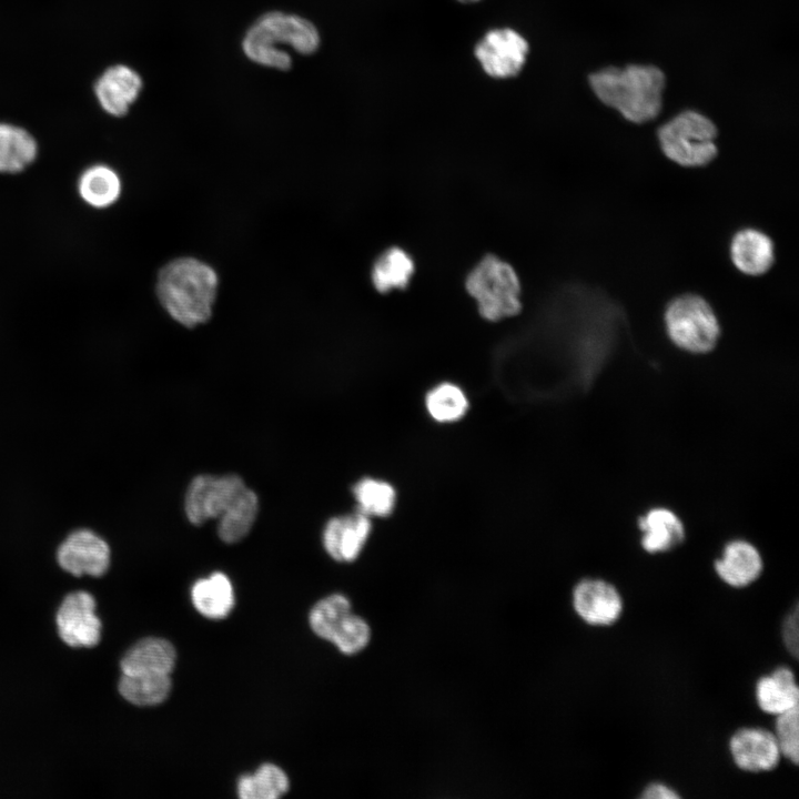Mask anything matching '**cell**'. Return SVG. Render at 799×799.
Returning a JSON list of instances; mask_svg holds the SVG:
<instances>
[{"label":"cell","instance_id":"cell-1","mask_svg":"<svg viewBox=\"0 0 799 799\" xmlns=\"http://www.w3.org/2000/svg\"><path fill=\"white\" fill-rule=\"evenodd\" d=\"M588 81L604 104L630 122H648L661 110L666 80L655 65L608 67L591 73Z\"/></svg>","mask_w":799,"mask_h":799},{"label":"cell","instance_id":"cell-2","mask_svg":"<svg viewBox=\"0 0 799 799\" xmlns=\"http://www.w3.org/2000/svg\"><path fill=\"white\" fill-rule=\"evenodd\" d=\"M218 289V276L205 263L180 257L164 265L156 280V295L172 318L184 326L206 322Z\"/></svg>","mask_w":799,"mask_h":799},{"label":"cell","instance_id":"cell-3","mask_svg":"<svg viewBox=\"0 0 799 799\" xmlns=\"http://www.w3.org/2000/svg\"><path fill=\"white\" fill-rule=\"evenodd\" d=\"M318 45L320 34L311 21L277 11L260 17L242 42L243 51L251 61L282 71L292 65V58L283 47L300 54H311Z\"/></svg>","mask_w":799,"mask_h":799},{"label":"cell","instance_id":"cell-4","mask_svg":"<svg viewBox=\"0 0 799 799\" xmlns=\"http://www.w3.org/2000/svg\"><path fill=\"white\" fill-rule=\"evenodd\" d=\"M664 324L671 343L691 354L711 352L721 334L715 310L696 293H682L671 299L664 311Z\"/></svg>","mask_w":799,"mask_h":799},{"label":"cell","instance_id":"cell-5","mask_svg":"<svg viewBox=\"0 0 799 799\" xmlns=\"http://www.w3.org/2000/svg\"><path fill=\"white\" fill-rule=\"evenodd\" d=\"M718 130L706 115L687 110L657 131L660 150L665 156L682 168H701L711 163L717 154L715 143Z\"/></svg>","mask_w":799,"mask_h":799},{"label":"cell","instance_id":"cell-6","mask_svg":"<svg viewBox=\"0 0 799 799\" xmlns=\"http://www.w3.org/2000/svg\"><path fill=\"white\" fill-rule=\"evenodd\" d=\"M466 289L479 314L488 321L516 315L522 307L520 283L514 269L496 256H485L469 272Z\"/></svg>","mask_w":799,"mask_h":799},{"label":"cell","instance_id":"cell-7","mask_svg":"<svg viewBox=\"0 0 799 799\" xmlns=\"http://www.w3.org/2000/svg\"><path fill=\"white\" fill-rule=\"evenodd\" d=\"M528 52L525 37L506 27L487 31L474 49L481 68L494 79H509L520 73Z\"/></svg>","mask_w":799,"mask_h":799},{"label":"cell","instance_id":"cell-8","mask_svg":"<svg viewBox=\"0 0 799 799\" xmlns=\"http://www.w3.org/2000/svg\"><path fill=\"white\" fill-rule=\"evenodd\" d=\"M245 487L236 475L195 477L186 492L185 513L195 525L219 518L235 496Z\"/></svg>","mask_w":799,"mask_h":799},{"label":"cell","instance_id":"cell-9","mask_svg":"<svg viewBox=\"0 0 799 799\" xmlns=\"http://www.w3.org/2000/svg\"><path fill=\"white\" fill-rule=\"evenodd\" d=\"M95 599L88 591L67 595L55 616L58 634L70 647H94L101 637V620L95 615Z\"/></svg>","mask_w":799,"mask_h":799},{"label":"cell","instance_id":"cell-10","mask_svg":"<svg viewBox=\"0 0 799 799\" xmlns=\"http://www.w3.org/2000/svg\"><path fill=\"white\" fill-rule=\"evenodd\" d=\"M573 607L587 625L608 627L619 620L624 599L618 588L603 578H583L573 589Z\"/></svg>","mask_w":799,"mask_h":799},{"label":"cell","instance_id":"cell-11","mask_svg":"<svg viewBox=\"0 0 799 799\" xmlns=\"http://www.w3.org/2000/svg\"><path fill=\"white\" fill-rule=\"evenodd\" d=\"M728 750L735 766L746 772H768L778 767L781 754L772 730L742 727L729 738Z\"/></svg>","mask_w":799,"mask_h":799},{"label":"cell","instance_id":"cell-12","mask_svg":"<svg viewBox=\"0 0 799 799\" xmlns=\"http://www.w3.org/2000/svg\"><path fill=\"white\" fill-rule=\"evenodd\" d=\"M57 560L74 575L102 576L110 565V548L104 539L88 529L70 534L59 546Z\"/></svg>","mask_w":799,"mask_h":799},{"label":"cell","instance_id":"cell-13","mask_svg":"<svg viewBox=\"0 0 799 799\" xmlns=\"http://www.w3.org/2000/svg\"><path fill=\"white\" fill-rule=\"evenodd\" d=\"M371 532V517L358 510L333 517L323 533L324 548L337 562H352L362 552Z\"/></svg>","mask_w":799,"mask_h":799},{"label":"cell","instance_id":"cell-14","mask_svg":"<svg viewBox=\"0 0 799 799\" xmlns=\"http://www.w3.org/2000/svg\"><path fill=\"white\" fill-rule=\"evenodd\" d=\"M719 579L732 588H746L762 574L763 559L759 549L746 539L728 542L714 563Z\"/></svg>","mask_w":799,"mask_h":799},{"label":"cell","instance_id":"cell-15","mask_svg":"<svg viewBox=\"0 0 799 799\" xmlns=\"http://www.w3.org/2000/svg\"><path fill=\"white\" fill-rule=\"evenodd\" d=\"M729 256L740 273L760 276L766 274L775 263V244L763 231L756 227H744L732 235L729 243Z\"/></svg>","mask_w":799,"mask_h":799},{"label":"cell","instance_id":"cell-16","mask_svg":"<svg viewBox=\"0 0 799 799\" xmlns=\"http://www.w3.org/2000/svg\"><path fill=\"white\" fill-rule=\"evenodd\" d=\"M640 546L648 554H663L680 546L686 536L679 516L667 507H654L638 519Z\"/></svg>","mask_w":799,"mask_h":799},{"label":"cell","instance_id":"cell-17","mask_svg":"<svg viewBox=\"0 0 799 799\" xmlns=\"http://www.w3.org/2000/svg\"><path fill=\"white\" fill-rule=\"evenodd\" d=\"M141 89V77L123 64L107 69L94 88L102 109L115 117H122L128 112Z\"/></svg>","mask_w":799,"mask_h":799},{"label":"cell","instance_id":"cell-18","mask_svg":"<svg viewBox=\"0 0 799 799\" xmlns=\"http://www.w3.org/2000/svg\"><path fill=\"white\" fill-rule=\"evenodd\" d=\"M755 699L762 712L775 717L798 707L799 687L793 670L778 666L759 677L755 684Z\"/></svg>","mask_w":799,"mask_h":799},{"label":"cell","instance_id":"cell-19","mask_svg":"<svg viewBox=\"0 0 799 799\" xmlns=\"http://www.w3.org/2000/svg\"><path fill=\"white\" fill-rule=\"evenodd\" d=\"M176 653L163 638L148 637L134 644L122 657V674L170 675L175 665Z\"/></svg>","mask_w":799,"mask_h":799},{"label":"cell","instance_id":"cell-20","mask_svg":"<svg viewBox=\"0 0 799 799\" xmlns=\"http://www.w3.org/2000/svg\"><path fill=\"white\" fill-rule=\"evenodd\" d=\"M191 598L195 609L210 619L226 617L234 606L232 584L222 573L199 579L191 589Z\"/></svg>","mask_w":799,"mask_h":799},{"label":"cell","instance_id":"cell-21","mask_svg":"<svg viewBox=\"0 0 799 799\" xmlns=\"http://www.w3.org/2000/svg\"><path fill=\"white\" fill-rule=\"evenodd\" d=\"M257 510V496L244 487L218 518L220 538L229 544L244 538L254 524Z\"/></svg>","mask_w":799,"mask_h":799},{"label":"cell","instance_id":"cell-22","mask_svg":"<svg viewBox=\"0 0 799 799\" xmlns=\"http://www.w3.org/2000/svg\"><path fill=\"white\" fill-rule=\"evenodd\" d=\"M37 152V142L28 131L0 123V173L24 170L34 161Z\"/></svg>","mask_w":799,"mask_h":799},{"label":"cell","instance_id":"cell-23","mask_svg":"<svg viewBox=\"0 0 799 799\" xmlns=\"http://www.w3.org/2000/svg\"><path fill=\"white\" fill-rule=\"evenodd\" d=\"M81 199L95 209L113 204L121 193V181L117 172L104 164L85 169L78 182Z\"/></svg>","mask_w":799,"mask_h":799},{"label":"cell","instance_id":"cell-24","mask_svg":"<svg viewBox=\"0 0 799 799\" xmlns=\"http://www.w3.org/2000/svg\"><path fill=\"white\" fill-rule=\"evenodd\" d=\"M415 264L406 251L400 247L385 250L374 262L372 282L381 293L404 289L414 274Z\"/></svg>","mask_w":799,"mask_h":799},{"label":"cell","instance_id":"cell-25","mask_svg":"<svg viewBox=\"0 0 799 799\" xmlns=\"http://www.w3.org/2000/svg\"><path fill=\"white\" fill-rule=\"evenodd\" d=\"M118 689L120 695L135 706H154L163 702L171 690L170 675L122 674Z\"/></svg>","mask_w":799,"mask_h":799},{"label":"cell","instance_id":"cell-26","mask_svg":"<svg viewBox=\"0 0 799 799\" xmlns=\"http://www.w3.org/2000/svg\"><path fill=\"white\" fill-rule=\"evenodd\" d=\"M357 510L368 517H386L395 508L397 494L394 486L383 479L364 477L353 487Z\"/></svg>","mask_w":799,"mask_h":799},{"label":"cell","instance_id":"cell-27","mask_svg":"<svg viewBox=\"0 0 799 799\" xmlns=\"http://www.w3.org/2000/svg\"><path fill=\"white\" fill-rule=\"evenodd\" d=\"M428 415L437 423L459 421L469 407L468 397L456 384L443 382L431 388L425 396Z\"/></svg>","mask_w":799,"mask_h":799},{"label":"cell","instance_id":"cell-28","mask_svg":"<svg viewBox=\"0 0 799 799\" xmlns=\"http://www.w3.org/2000/svg\"><path fill=\"white\" fill-rule=\"evenodd\" d=\"M289 787V778L281 768L264 763L253 775L242 776L236 790L242 799H276L282 797Z\"/></svg>","mask_w":799,"mask_h":799},{"label":"cell","instance_id":"cell-29","mask_svg":"<svg viewBox=\"0 0 799 799\" xmlns=\"http://www.w3.org/2000/svg\"><path fill=\"white\" fill-rule=\"evenodd\" d=\"M351 613L350 600L341 594H333L313 606L310 626L318 637L331 641Z\"/></svg>","mask_w":799,"mask_h":799},{"label":"cell","instance_id":"cell-30","mask_svg":"<svg viewBox=\"0 0 799 799\" xmlns=\"http://www.w3.org/2000/svg\"><path fill=\"white\" fill-rule=\"evenodd\" d=\"M772 732L781 757L797 766L799 762V706L776 716Z\"/></svg>","mask_w":799,"mask_h":799},{"label":"cell","instance_id":"cell-31","mask_svg":"<svg viewBox=\"0 0 799 799\" xmlns=\"http://www.w3.org/2000/svg\"><path fill=\"white\" fill-rule=\"evenodd\" d=\"M370 638L371 629L367 623L351 613L331 641L342 653L353 655L362 650L368 644Z\"/></svg>","mask_w":799,"mask_h":799},{"label":"cell","instance_id":"cell-32","mask_svg":"<svg viewBox=\"0 0 799 799\" xmlns=\"http://www.w3.org/2000/svg\"><path fill=\"white\" fill-rule=\"evenodd\" d=\"M798 616V604H795L790 611L785 616L781 624V638L783 646L793 658L798 657L799 651Z\"/></svg>","mask_w":799,"mask_h":799},{"label":"cell","instance_id":"cell-33","mask_svg":"<svg viewBox=\"0 0 799 799\" xmlns=\"http://www.w3.org/2000/svg\"><path fill=\"white\" fill-rule=\"evenodd\" d=\"M639 797L643 799H678L680 795L666 783L650 782L643 789Z\"/></svg>","mask_w":799,"mask_h":799},{"label":"cell","instance_id":"cell-34","mask_svg":"<svg viewBox=\"0 0 799 799\" xmlns=\"http://www.w3.org/2000/svg\"><path fill=\"white\" fill-rule=\"evenodd\" d=\"M458 1L463 2V3H473V2H477L479 0H458Z\"/></svg>","mask_w":799,"mask_h":799}]
</instances>
